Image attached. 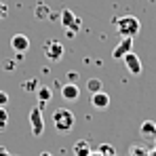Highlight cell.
<instances>
[{
    "instance_id": "1",
    "label": "cell",
    "mask_w": 156,
    "mask_h": 156,
    "mask_svg": "<svg viewBox=\"0 0 156 156\" xmlns=\"http://www.w3.org/2000/svg\"><path fill=\"white\" fill-rule=\"evenodd\" d=\"M74 122H76V116L70 108H57L53 112V127L59 133H70L74 129Z\"/></svg>"
},
{
    "instance_id": "2",
    "label": "cell",
    "mask_w": 156,
    "mask_h": 156,
    "mask_svg": "<svg viewBox=\"0 0 156 156\" xmlns=\"http://www.w3.org/2000/svg\"><path fill=\"white\" fill-rule=\"evenodd\" d=\"M114 26H116V32L122 38H135L139 34V30H141V23H139V19L135 15H125V17L116 19Z\"/></svg>"
},
{
    "instance_id": "3",
    "label": "cell",
    "mask_w": 156,
    "mask_h": 156,
    "mask_svg": "<svg viewBox=\"0 0 156 156\" xmlns=\"http://www.w3.org/2000/svg\"><path fill=\"white\" fill-rule=\"evenodd\" d=\"M59 23L63 26V32H66L68 38H76V34L80 32V27H82L80 17H78L74 11H70V9H63L59 13Z\"/></svg>"
},
{
    "instance_id": "4",
    "label": "cell",
    "mask_w": 156,
    "mask_h": 156,
    "mask_svg": "<svg viewBox=\"0 0 156 156\" xmlns=\"http://www.w3.org/2000/svg\"><path fill=\"white\" fill-rule=\"evenodd\" d=\"M27 120H30V131H32V135H34V137H42V133H44V118H42V110H40V108H32V110H30Z\"/></svg>"
},
{
    "instance_id": "5",
    "label": "cell",
    "mask_w": 156,
    "mask_h": 156,
    "mask_svg": "<svg viewBox=\"0 0 156 156\" xmlns=\"http://www.w3.org/2000/svg\"><path fill=\"white\" fill-rule=\"evenodd\" d=\"M42 51H44V57L55 63V61H59V59L63 57L66 49H63V44H61L59 40H47V42L42 44Z\"/></svg>"
},
{
    "instance_id": "6",
    "label": "cell",
    "mask_w": 156,
    "mask_h": 156,
    "mask_svg": "<svg viewBox=\"0 0 156 156\" xmlns=\"http://www.w3.org/2000/svg\"><path fill=\"white\" fill-rule=\"evenodd\" d=\"M122 61H125V68L129 70V74H133V76H139L141 74V59L137 57V53H127L125 57H122Z\"/></svg>"
},
{
    "instance_id": "7",
    "label": "cell",
    "mask_w": 156,
    "mask_h": 156,
    "mask_svg": "<svg viewBox=\"0 0 156 156\" xmlns=\"http://www.w3.org/2000/svg\"><path fill=\"white\" fill-rule=\"evenodd\" d=\"M139 137L144 141H154L156 139V122L154 120H150V118L141 120V125H139Z\"/></svg>"
},
{
    "instance_id": "8",
    "label": "cell",
    "mask_w": 156,
    "mask_h": 156,
    "mask_svg": "<svg viewBox=\"0 0 156 156\" xmlns=\"http://www.w3.org/2000/svg\"><path fill=\"white\" fill-rule=\"evenodd\" d=\"M11 49L15 53H23L26 55L30 51V38L26 34H13L11 36Z\"/></svg>"
},
{
    "instance_id": "9",
    "label": "cell",
    "mask_w": 156,
    "mask_h": 156,
    "mask_svg": "<svg viewBox=\"0 0 156 156\" xmlns=\"http://www.w3.org/2000/svg\"><path fill=\"white\" fill-rule=\"evenodd\" d=\"M61 97H63V101H78V97H80V87L74 84V82H68V84H63L61 87Z\"/></svg>"
},
{
    "instance_id": "10",
    "label": "cell",
    "mask_w": 156,
    "mask_h": 156,
    "mask_svg": "<svg viewBox=\"0 0 156 156\" xmlns=\"http://www.w3.org/2000/svg\"><path fill=\"white\" fill-rule=\"evenodd\" d=\"M133 51V38H120V42L114 47V51H112V57L114 59H122L127 53Z\"/></svg>"
},
{
    "instance_id": "11",
    "label": "cell",
    "mask_w": 156,
    "mask_h": 156,
    "mask_svg": "<svg viewBox=\"0 0 156 156\" xmlns=\"http://www.w3.org/2000/svg\"><path fill=\"white\" fill-rule=\"evenodd\" d=\"M91 104H93L95 110H105V108L110 105V95H108L105 91L93 93V95H91Z\"/></svg>"
},
{
    "instance_id": "12",
    "label": "cell",
    "mask_w": 156,
    "mask_h": 156,
    "mask_svg": "<svg viewBox=\"0 0 156 156\" xmlns=\"http://www.w3.org/2000/svg\"><path fill=\"white\" fill-rule=\"evenodd\" d=\"M36 95H38V101H40V104H38V108L42 110L44 105H47L49 101H51V97H53V91L49 89V87L40 84V87H38V91H36Z\"/></svg>"
},
{
    "instance_id": "13",
    "label": "cell",
    "mask_w": 156,
    "mask_h": 156,
    "mask_svg": "<svg viewBox=\"0 0 156 156\" xmlns=\"http://www.w3.org/2000/svg\"><path fill=\"white\" fill-rule=\"evenodd\" d=\"M49 15H51V6L47 2H38L36 9H34V17L38 21H44V19H49Z\"/></svg>"
},
{
    "instance_id": "14",
    "label": "cell",
    "mask_w": 156,
    "mask_h": 156,
    "mask_svg": "<svg viewBox=\"0 0 156 156\" xmlns=\"http://www.w3.org/2000/svg\"><path fill=\"white\" fill-rule=\"evenodd\" d=\"M72 152H74V156H91V144L87 139H80L74 144Z\"/></svg>"
},
{
    "instance_id": "15",
    "label": "cell",
    "mask_w": 156,
    "mask_h": 156,
    "mask_svg": "<svg viewBox=\"0 0 156 156\" xmlns=\"http://www.w3.org/2000/svg\"><path fill=\"white\" fill-rule=\"evenodd\" d=\"M38 87H40V82H38L36 78H27L26 82L21 84V89H23L26 93H36V91H38Z\"/></svg>"
},
{
    "instance_id": "16",
    "label": "cell",
    "mask_w": 156,
    "mask_h": 156,
    "mask_svg": "<svg viewBox=\"0 0 156 156\" xmlns=\"http://www.w3.org/2000/svg\"><path fill=\"white\" fill-rule=\"evenodd\" d=\"M87 89L91 91V95H93V93L104 91V87H101V80H99V78H91V80H87Z\"/></svg>"
},
{
    "instance_id": "17",
    "label": "cell",
    "mask_w": 156,
    "mask_h": 156,
    "mask_svg": "<svg viewBox=\"0 0 156 156\" xmlns=\"http://www.w3.org/2000/svg\"><path fill=\"white\" fill-rule=\"evenodd\" d=\"M6 125H9V112L6 108H0V131L6 129Z\"/></svg>"
},
{
    "instance_id": "18",
    "label": "cell",
    "mask_w": 156,
    "mask_h": 156,
    "mask_svg": "<svg viewBox=\"0 0 156 156\" xmlns=\"http://www.w3.org/2000/svg\"><path fill=\"white\" fill-rule=\"evenodd\" d=\"M6 15H9V6H6V2H4V0H0V21H2V19H6Z\"/></svg>"
},
{
    "instance_id": "19",
    "label": "cell",
    "mask_w": 156,
    "mask_h": 156,
    "mask_svg": "<svg viewBox=\"0 0 156 156\" xmlns=\"http://www.w3.org/2000/svg\"><path fill=\"white\" fill-rule=\"evenodd\" d=\"M6 104H9V93L0 91V108H6Z\"/></svg>"
},
{
    "instance_id": "20",
    "label": "cell",
    "mask_w": 156,
    "mask_h": 156,
    "mask_svg": "<svg viewBox=\"0 0 156 156\" xmlns=\"http://www.w3.org/2000/svg\"><path fill=\"white\" fill-rule=\"evenodd\" d=\"M68 82H78V72H68Z\"/></svg>"
},
{
    "instance_id": "21",
    "label": "cell",
    "mask_w": 156,
    "mask_h": 156,
    "mask_svg": "<svg viewBox=\"0 0 156 156\" xmlns=\"http://www.w3.org/2000/svg\"><path fill=\"white\" fill-rule=\"evenodd\" d=\"M131 152H133V156H146V152H148V150H144V148H133Z\"/></svg>"
},
{
    "instance_id": "22",
    "label": "cell",
    "mask_w": 156,
    "mask_h": 156,
    "mask_svg": "<svg viewBox=\"0 0 156 156\" xmlns=\"http://www.w3.org/2000/svg\"><path fill=\"white\" fill-rule=\"evenodd\" d=\"M0 156H13L9 152V148H4V146H0Z\"/></svg>"
},
{
    "instance_id": "23",
    "label": "cell",
    "mask_w": 156,
    "mask_h": 156,
    "mask_svg": "<svg viewBox=\"0 0 156 156\" xmlns=\"http://www.w3.org/2000/svg\"><path fill=\"white\" fill-rule=\"evenodd\" d=\"M49 21H59V13H53V11H51V15H49Z\"/></svg>"
},
{
    "instance_id": "24",
    "label": "cell",
    "mask_w": 156,
    "mask_h": 156,
    "mask_svg": "<svg viewBox=\"0 0 156 156\" xmlns=\"http://www.w3.org/2000/svg\"><path fill=\"white\" fill-rule=\"evenodd\" d=\"M40 156H53L51 152H40Z\"/></svg>"
},
{
    "instance_id": "25",
    "label": "cell",
    "mask_w": 156,
    "mask_h": 156,
    "mask_svg": "<svg viewBox=\"0 0 156 156\" xmlns=\"http://www.w3.org/2000/svg\"><path fill=\"white\" fill-rule=\"evenodd\" d=\"M154 148H156V139H154Z\"/></svg>"
}]
</instances>
